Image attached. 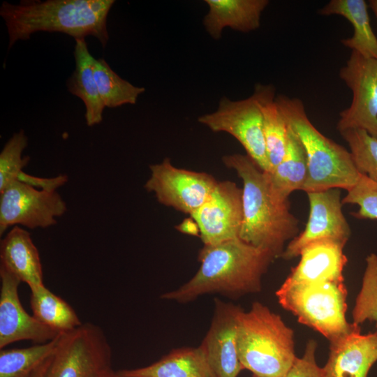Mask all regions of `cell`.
Masks as SVG:
<instances>
[{"mask_svg": "<svg viewBox=\"0 0 377 377\" xmlns=\"http://www.w3.org/2000/svg\"><path fill=\"white\" fill-rule=\"evenodd\" d=\"M274 258L270 252L240 238L204 245L198 253L200 266L195 274L161 298L187 303L209 293L237 298L260 292L263 276Z\"/></svg>", "mask_w": 377, "mask_h": 377, "instance_id": "obj_1", "label": "cell"}, {"mask_svg": "<svg viewBox=\"0 0 377 377\" xmlns=\"http://www.w3.org/2000/svg\"><path fill=\"white\" fill-rule=\"evenodd\" d=\"M222 161L242 179L243 220L239 238L256 247L281 256L285 244L298 235L297 219L290 212L289 202L276 198L268 174L247 156L226 155Z\"/></svg>", "mask_w": 377, "mask_h": 377, "instance_id": "obj_2", "label": "cell"}, {"mask_svg": "<svg viewBox=\"0 0 377 377\" xmlns=\"http://www.w3.org/2000/svg\"><path fill=\"white\" fill-rule=\"evenodd\" d=\"M114 0L3 1L0 15L8 34V49L38 31L61 32L75 39L91 36L103 47L109 40L107 17Z\"/></svg>", "mask_w": 377, "mask_h": 377, "instance_id": "obj_3", "label": "cell"}, {"mask_svg": "<svg viewBox=\"0 0 377 377\" xmlns=\"http://www.w3.org/2000/svg\"><path fill=\"white\" fill-rule=\"evenodd\" d=\"M237 350L243 369L252 377H284L297 357L293 330L259 302L239 312Z\"/></svg>", "mask_w": 377, "mask_h": 377, "instance_id": "obj_4", "label": "cell"}, {"mask_svg": "<svg viewBox=\"0 0 377 377\" xmlns=\"http://www.w3.org/2000/svg\"><path fill=\"white\" fill-rule=\"evenodd\" d=\"M276 101L306 154L308 176L303 191H348L353 187L361 174L355 168L350 151L325 136L314 126L301 99L279 95Z\"/></svg>", "mask_w": 377, "mask_h": 377, "instance_id": "obj_5", "label": "cell"}, {"mask_svg": "<svg viewBox=\"0 0 377 377\" xmlns=\"http://www.w3.org/2000/svg\"><path fill=\"white\" fill-rule=\"evenodd\" d=\"M280 305L298 321L318 332L330 341L354 326L346 319L347 288L344 279L306 284L283 283L276 292Z\"/></svg>", "mask_w": 377, "mask_h": 377, "instance_id": "obj_6", "label": "cell"}, {"mask_svg": "<svg viewBox=\"0 0 377 377\" xmlns=\"http://www.w3.org/2000/svg\"><path fill=\"white\" fill-rule=\"evenodd\" d=\"M112 350L103 330L91 323L61 332L45 377H98L111 369Z\"/></svg>", "mask_w": 377, "mask_h": 377, "instance_id": "obj_7", "label": "cell"}, {"mask_svg": "<svg viewBox=\"0 0 377 377\" xmlns=\"http://www.w3.org/2000/svg\"><path fill=\"white\" fill-rule=\"evenodd\" d=\"M198 122L213 132L232 135L260 170L270 171L262 114L253 96L239 101L222 98L217 110L200 116Z\"/></svg>", "mask_w": 377, "mask_h": 377, "instance_id": "obj_8", "label": "cell"}, {"mask_svg": "<svg viewBox=\"0 0 377 377\" xmlns=\"http://www.w3.org/2000/svg\"><path fill=\"white\" fill-rule=\"evenodd\" d=\"M66 210L65 201L56 191L13 181L0 191V235L17 225L30 229L48 228Z\"/></svg>", "mask_w": 377, "mask_h": 377, "instance_id": "obj_9", "label": "cell"}, {"mask_svg": "<svg viewBox=\"0 0 377 377\" xmlns=\"http://www.w3.org/2000/svg\"><path fill=\"white\" fill-rule=\"evenodd\" d=\"M339 77L352 91L353 99L340 113L338 131L361 129L377 138V59L351 52Z\"/></svg>", "mask_w": 377, "mask_h": 377, "instance_id": "obj_10", "label": "cell"}, {"mask_svg": "<svg viewBox=\"0 0 377 377\" xmlns=\"http://www.w3.org/2000/svg\"><path fill=\"white\" fill-rule=\"evenodd\" d=\"M149 168L145 189L154 193L162 205L189 215L207 200L217 183L205 172L175 167L168 158Z\"/></svg>", "mask_w": 377, "mask_h": 377, "instance_id": "obj_11", "label": "cell"}, {"mask_svg": "<svg viewBox=\"0 0 377 377\" xmlns=\"http://www.w3.org/2000/svg\"><path fill=\"white\" fill-rule=\"evenodd\" d=\"M309 215L304 230L285 247L281 257L290 260L300 256L307 245L318 241L330 240L346 245L350 228L342 212L339 188L306 193Z\"/></svg>", "mask_w": 377, "mask_h": 377, "instance_id": "obj_12", "label": "cell"}, {"mask_svg": "<svg viewBox=\"0 0 377 377\" xmlns=\"http://www.w3.org/2000/svg\"><path fill=\"white\" fill-rule=\"evenodd\" d=\"M190 217L198 224L204 245L239 238L242 188L230 181L217 182L207 200Z\"/></svg>", "mask_w": 377, "mask_h": 377, "instance_id": "obj_13", "label": "cell"}, {"mask_svg": "<svg viewBox=\"0 0 377 377\" xmlns=\"http://www.w3.org/2000/svg\"><path fill=\"white\" fill-rule=\"evenodd\" d=\"M209 328L199 346L215 377H237L243 370L237 350L238 316L242 307L214 298Z\"/></svg>", "mask_w": 377, "mask_h": 377, "instance_id": "obj_14", "label": "cell"}, {"mask_svg": "<svg viewBox=\"0 0 377 377\" xmlns=\"http://www.w3.org/2000/svg\"><path fill=\"white\" fill-rule=\"evenodd\" d=\"M0 348L20 341L43 343L60 333L39 322L23 308L18 295L21 281L0 267Z\"/></svg>", "mask_w": 377, "mask_h": 377, "instance_id": "obj_15", "label": "cell"}, {"mask_svg": "<svg viewBox=\"0 0 377 377\" xmlns=\"http://www.w3.org/2000/svg\"><path fill=\"white\" fill-rule=\"evenodd\" d=\"M377 362V331L362 334L355 324L346 334L330 341V353L323 377H368Z\"/></svg>", "mask_w": 377, "mask_h": 377, "instance_id": "obj_16", "label": "cell"}, {"mask_svg": "<svg viewBox=\"0 0 377 377\" xmlns=\"http://www.w3.org/2000/svg\"><path fill=\"white\" fill-rule=\"evenodd\" d=\"M345 245L330 240L313 242L300 253V260L283 283L306 284L320 281L344 279L343 271L347 263Z\"/></svg>", "mask_w": 377, "mask_h": 377, "instance_id": "obj_17", "label": "cell"}, {"mask_svg": "<svg viewBox=\"0 0 377 377\" xmlns=\"http://www.w3.org/2000/svg\"><path fill=\"white\" fill-rule=\"evenodd\" d=\"M0 267L29 288L44 285L38 251L30 233L14 226L1 240Z\"/></svg>", "mask_w": 377, "mask_h": 377, "instance_id": "obj_18", "label": "cell"}, {"mask_svg": "<svg viewBox=\"0 0 377 377\" xmlns=\"http://www.w3.org/2000/svg\"><path fill=\"white\" fill-rule=\"evenodd\" d=\"M209 10L204 17V27L211 37L219 39L224 28L250 32L260 25L262 13L267 0H205Z\"/></svg>", "mask_w": 377, "mask_h": 377, "instance_id": "obj_19", "label": "cell"}, {"mask_svg": "<svg viewBox=\"0 0 377 377\" xmlns=\"http://www.w3.org/2000/svg\"><path fill=\"white\" fill-rule=\"evenodd\" d=\"M117 373L120 377H215L200 346L176 348L148 366Z\"/></svg>", "mask_w": 377, "mask_h": 377, "instance_id": "obj_20", "label": "cell"}, {"mask_svg": "<svg viewBox=\"0 0 377 377\" xmlns=\"http://www.w3.org/2000/svg\"><path fill=\"white\" fill-rule=\"evenodd\" d=\"M74 47L75 70L66 82L70 93L80 98L85 105V120L93 126L103 120L105 105L94 77L95 58L90 54L84 38H76Z\"/></svg>", "mask_w": 377, "mask_h": 377, "instance_id": "obj_21", "label": "cell"}, {"mask_svg": "<svg viewBox=\"0 0 377 377\" xmlns=\"http://www.w3.org/2000/svg\"><path fill=\"white\" fill-rule=\"evenodd\" d=\"M368 8L369 4L364 0H331L319 9L318 13L346 18L353 26V34L342 40V44L364 57L377 59V38L371 25Z\"/></svg>", "mask_w": 377, "mask_h": 377, "instance_id": "obj_22", "label": "cell"}, {"mask_svg": "<svg viewBox=\"0 0 377 377\" xmlns=\"http://www.w3.org/2000/svg\"><path fill=\"white\" fill-rule=\"evenodd\" d=\"M267 174L273 194L280 201L288 202L293 191L304 190L308 176L306 154L298 136L289 126L284 156Z\"/></svg>", "mask_w": 377, "mask_h": 377, "instance_id": "obj_23", "label": "cell"}, {"mask_svg": "<svg viewBox=\"0 0 377 377\" xmlns=\"http://www.w3.org/2000/svg\"><path fill=\"white\" fill-rule=\"evenodd\" d=\"M252 96L262 114L263 133L271 172L279 165L284 156L288 125L276 103L275 89L272 85L258 84Z\"/></svg>", "mask_w": 377, "mask_h": 377, "instance_id": "obj_24", "label": "cell"}, {"mask_svg": "<svg viewBox=\"0 0 377 377\" xmlns=\"http://www.w3.org/2000/svg\"><path fill=\"white\" fill-rule=\"evenodd\" d=\"M29 288L33 316L42 324L59 333L71 331L82 324L71 306L45 285Z\"/></svg>", "mask_w": 377, "mask_h": 377, "instance_id": "obj_25", "label": "cell"}, {"mask_svg": "<svg viewBox=\"0 0 377 377\" xmlns=\"http://www.w3.org/2000/svg\"><path fill=\"white\" fill-rule=\"evenodd\" d=\"M60 334L50 341L28 348L1 349L0 377H30L53 355Z\"/></svg>", "mask_w": 377, "mask_h": 377, "instance_id": "obj_26", "label": "cell"}, {"mask_svg": "<svg viewBox=\"0 0 377 377\" xmlns=\"http://www.w3.org/2000/svg\"><path fill=\"white\" fill-rule=\"evenodd\" d=\"M95 80L105 107L116 108L135 104L145 89L137 87L117 75L103 59H95L93 64Z\"/></svg>", "mask_w": 377, "mask_h": 377, "instance_id": "obj_27", "label": "cell"}, {"mask_svg": "<svg viewBox=\"0 0 377 377\" xmlns=\"http://www.w3.org/2000/svg\"><path fill=\"white\" fill-rule=\"evenodd\" d=\"M353 323L357 325L367 321L374 323L377 329V254L366 258V267L361 288L357 295L352 311Z\"/></svg>", "mask_w": 377, "mask_h": 377, "instance_id": "obj_28", "label": "cell"}, {"mask_svg": "<svg viewBox=\"0 0 377 377\" xmlns=\"http://www.w3.org/2000/svg\"><path fill=\"white\" fill-rule=\"evenodd\" d=\"M348 143L357 171L377 184V138L361 129L340 133Z\"/></svg>", "mask_w": 377, "mask_h": 377, "instance_id": "obj_29", "label": "cell"}, {"mask_svg": "<svg viewBox=\"0 0 377 377\" xmlns=\"http://www.w3.org/2000/svg\"><path fill=\"white\" fill-rule=\"evenodd\" d=\"M28 145V138L23 130L13 133L0 153V191L17 180L29 157H22Z\"/></svg>", "mask_w": 377, "mask_h": 377, "instance_id": "obj_30", "label": "cell"}, {"mask_svg": "<svg viewBox=\"0 0 377 377\" xmlns=\"http://www.w3.org/2000/svg\"><path fill=\"white\" fill-rule=\"evenodd\" d=\"M342 203L357 205V212L353 213L357 219L377 220V184L360 175L356 184L342 198Z\"/></svg>", "mask_w": 377, "mask_h": 377, "instance_id": "obj_31", "label": "cell"}, {"mask_svg": "<svg viewBox=\"0 0 377 377\" xmlns=\"http://www.w3.org/2000/svg\"><path fill=\"white\" fill-rule=\"evenodd\" d=\"M317 343L309 340L301 357H297L294 364L284 377H323L322 369L316 361Z\"/></svg>", "mask_w": 377, "mask_h": 377, "instance_id": "obj_32", "label": "cell"}, {"mask_svg": "<svg viewBox=\"0 0 377 377\" xmlns=\"http://www.w3.org/2000/svg\"><path fill=\"white\" fill-rule=\"evenodd\" d=\"M17 181L24 182L34 188H40V190L56 191L57 188L67 182L68 177L64 175H60L52 178H43L28 175L23 171L19 175Z\"/></svg>", "mask_w": 377, "mask_h": 377, "instance_id": "obj_33", "label": "cell"}, {"mask_svg": "<svg viewBox=\"0 0 377 377\" xmlns=\"http://www.w3.org/2000/svg\"><path fill=\"white\" fill-rule=\"evenodd\" d=\"M177 229L185 234L200 236L198 226L192 218L184 220L178 226H177Z\"/></svg>", "mask_w": 377, "mask_h": 377, "instance_id": "obj_34", "label": "cell"}, {"mask_svg": "<svg viewBox=\"0 0 377 377\" xmlns=\"http://www.w3.org/2000/svg\"><path fill=\"white\" fill-rule=\"evenodd\" d=\"M52 356L45 362H44L30 377H45L47 369L51 362Z\"/></svg>", "mask_w": 377, "mask_h": 377, "instance_id": "obj_35", "label": "cell"}, {"mask_svg": "<svg viewBox=\"0 0 377 377\" xmlns=\"http://www.w3.org/2000/svg\"><path fill=\"white\" fill-rule=\"evenodd\" d=\"M98 377H120L117 371H114L112 368L104 372Z\"/></svg>", "mask_w": 377, "mask_h": 377, "instance_id": "obj_36", "label": "cell"}, {"mask_svg": "<svg viewBox=\"0 0 377 377\" xmlns=\"http://www.w3.org/2000/svg\"><path fill=\"white\" fill-rule=\"evenodd\" d=\"M368 4L377 19V0H370L368 1Z\"/></svg>", "mask_w": 377, "mask_h": 377, "instance_id": "obj_37", "label": "cell"}]
</instances>
